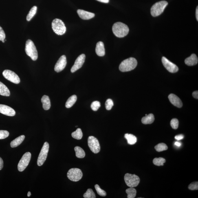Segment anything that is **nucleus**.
Listing matches in <instances>:
<instances>
[{"mask_svg":"<svg viewBox=\"0 0 198 198\" xmlns=\"http://www.w3.org/2000/svg\"><path fill=\"white\" fill-rule=\"evenodd\" d=\"M25 138V136L24 135H22L20 136L19 137L16 138L14 139L10 143L11 147L14 148L19 146L23 142Z\"/></svg>","mask_w":198,"mask_h":198,"instance_id":"21","label":"nucleus"},{"mask_svg":"<svg viewBox=\"0 0 198 198\" xmlns=\"http://www.w3.org/2000/svg\"><path fill=\"white\" fill-rule=\"evenodd\" d=\"M147 115L146 114V115H145V116H147Z\"/></svg>","mask_w":198,"mask_h":198,"instance_id":"48","label":"nucleus"},{"mask_svg":"<svg viewBox=\"0 0 198 198\" xmlns=\"http://www.w3.org/2000/svg\"><path fill=\"white\" fill-rule=\"evenodd\" d=\"M97 1L104 3H108L109 1V0H97Z\"/></svg>","mask_w":198,"mask_h":198,"instance_id":"43","label":"nucleus"},{"mask_svg":"<svg viewBox=\"0 0 198 198\" xmlns=\"http://www.w3.org/2000/svg\"><path fill=\"white\" fill-rule=\"evenodd\" d=\"M77 13L80 17L83 20L90 19L94 17L95 16V14L93 13L87 12L80 9H79L77 10Z\"/></svg>","mask_w":198,"mask_h":198,"instance_id":"17","label":"nucleus"},{"mask_svg":"<svg viewBox=\"0 0 198 198\" xmlns=\"http://www.w3.org/2000/svg\"><path fill=\"white\" fill-rule=\"evenodd\" d=\"M31 193L30 192H28V197H29L31 196Z\"/></svg>","mask_w":198,"mask_h":198,"instance_id":"46","label":"nucleus"},{"mask_svg":"<svg viewBox=\"0 0 198 198\" xmlns=\"http://www.w3.org/2000/svg\"><path fill=\"white\" fill-rule=\"evenodd\" d=\"M124 137L127 140L128 144L134 145L137 142V137L131 134H125Z\"/></svg>","mask_w":198,"mask_h":198,"instance_id":"24","label":"nucleus"},{"mask_svg":"<svg viewBox=\"0 0 198 198\" xmlns=\"http://www.w3.org/2000/svg\"><path fill=\"white\" fill-rule=\"evenodd\" d=\"M2 74L6 79L13 83L18 84L20 82L19 77L14 72L9 70H5L3 71Z\"/></svg>","mask_w":198,"mask_h":198,"instance_id":"11","label":"nucleus"},{"mask_svg":"<svg viewBox=\"0 0 198 198\" xmlns=\"http://www.w3.org/2000/svg\"><path fill=\"white\" fill-rule=\"evenodd\" d=\"M52 28L54 32L59 35H61L66 32V27L64 22L59 19L56 18L53 20Z\"/></svg>","mask_w":198,"mask_h":198,"instance_id":"5","label":"nucleus"},{"mask_svg":"<svg viewBox=\"0 0 198 198\" xmlns=\"http://www.w3.org/2000/svg\"><path fill=\"white\" fill-rule=\"evenodd\" d=\"M196 18L197 21H198V7L197 6L196 9Z\"/></svg>","mask_w":198,"mask_h":198,"instance_id":"44","label":"nucleus"},{"mask_svg":"<svg viewBox=\"0 0 198 198\" xmlns=\"http://www.w3.org/2000/svg\"><path fill=\"white\" fill-rule=\"evenodd\" d=\"M166 160L162 157H159L158 158H155L153 160V163L154 164L157 166H163L164 163L166 162Z\"/></svg>","mask_w":198,"mask_h":198,"instance_id":"30","label":"nucleus"},{"mask_svg":"<svg viewBox=\"0 0 198 198\" xmlns=\"http://www.w3.org/2000/svg\"><path fill=\"white\" fill-rule=\"evenodd\" d=\"M128 198H134L136 196L137 191L133 188H130L126 190Z\"/></svg>","mask_w":198,"mask_h":198,"instance_id":"28","label":"nucleus"},{"mask_svg":"<svg viewBox=\"0 0 198 198\" xmlns=\"http://www.w3.org/2000/svg\"><path fill=\"white\" fill-rule=\"evenodd\" d=\"M49 145L47 142L44 143L38 157L37 164L38 166H41L45 163L47 159L48 153L49 151Z\"/></svg>","mask_w":198,"mask_h":198,"instance_id":"7","label":"nucleus"},{"mask_svg":"<svg viewBox=\"0 0 198 198\" xmlns=\"http://www.w3.org/2000/svg\"><path fill=\"white\" fill-rule=\"evenodd\" d=\"M168 99L171 103L178 108H181L183 105L182 102L177 95L171 94L169 95Z\"/></svg>","mask_w":198,"mask_h":198,"instance_id":"16","label":"nucleus"},{"mask_svg":"<svg viewBox=\"0 0 198 198\" xmlns=\"http://www.w3.org/2000/svg\"><path fill=\"white\" fill-rule=\"evenodd\" d=\"M114 34L118 38H123L129 32V29L127 25L121 22L114 24L112 27Z\"/></svg>","mask_w":198,"mask_h":198,"instance_id":"1","label":"nucleus"},{"mask_svg":"<svg viewBox=\"0 0 198 198\" xmlns=\"http://www.w3.org/2000/svg\"><path fill=\"white\" fill-rule=\"evenodd\" d=\"M170 124L173 129H177L178 127L179 121L177 119H173L170 121Z\"/></svg>","mask_w":198,"mask_h":198,"instance_id":"35","label":"nucleus"},{"mask_svg":"<svg viewBox=\"0 0 198 198\" xmlns=\"http://www.w3.org/2000/svg\"><path fill=\"white\" fill-rule=\"evenodd\" d=\"M31 157L30 152L25 153L20 160L18 165V169L20 172L24 171L28 166Z\"/></svg>","mask_w":198,"mask_h":198,"instance_id":"10","label":"nucleus"},{"mask_svg":"<svg viewBox=\"0 0 198 198\" xmlns=\"http://www.w3.org/2000/svg\"><path fill=\"white\" fill-rule=\"evenodd\" d=\"M2 42L3 43H5V40H2Z\"/></svg>","mask_w":198,"mask_h":198,"instance_id":"47","label":"nucleus"},{"mask_svg":"<svg viewBox=\"0 0 198 198\" xmlns=\"http://www.w3.org/2000/svg\"><path fill=\"white\" fill-rule=\"evenodd\" d=\"M9 132L6 130H0V139H4L8 137Z\"/></svg>","mask_w":198,"mask_h":198,"instance_id":"38","label":"nucleus"},{"mask_svg":"<svg viewBox=\"0 0 198 198\" xmlns=\"http://www.w3.org/2000/svg\"><path fill=\"white\" fill-rule=\"evenodd\" d=\"M198 58L195 54H192L191 56L187 58L185 61V63L190 66L196 65L198 63Z\"/></svg>","mask_w":198,"mask_h":198,"instance_id":"19","label":"nucleus"},{"mask_svg":"<svg viewBox=\"0 0 198 198\" xmlns=\"http://www.w3.org/2000/svg\"><path fill=\"white\" fill-rule=\"evenodd\" d=\"M189 189L192 190H197L198 189V182H195L190 183L188 186Z\"/></svg>","mask_w":198,"mask_h":198,"instance_id":"37","label":"nucleus"},{"mask_svg":"<svg viewBox=\"0 0 198 198\" xmlns=\"http://www.w3.org/2000/svg\"><path fill=\"white\" fill-rule=\"evenodd\" d=\"M37 9V7L36 6H34L32 7V9L29 11L28 14L27 15V21H30L32 19V18L34 17V16L36 13Z\"/></svg>","mask_w":198,"mask_h":198,"instance_id":"29","label":"nucleus"},{"mask_svg":"<svg viewBox=\"0 0 198 198\" xmlns=\"http://www.w3.org/2000/svg\"><path fill=\"white\" fill-rule=\"evenodd\" d=\"M77 97L76 95H73L68 99L65 104V107L67 108H70L76 102Z\"/></svg>","mask_w":198,"mask_h":198,"instance_id":"25","label":"nucleus"},{"mask_svg":"<svg viewBox=\"0 0 198 198\" xmlns=\"http://www.w3.org/2000/svg\"><path fill=\"white\" fill-rule=\"evenodd\" d=\"M124 179L126 185L130 188L137 187L140 182V178L135 174H126L124 176Z\"/></svg>","mask_w":198,"mask_h":198,"instance_id":"6","label":"nucleus"},{"mask_svg":"<svg viewBox=\"0 0 198 198\" xmlns=\"http://www.w3.org/2000/svg\"><path fill=\"white\" fill-rule=\"evenodd\" d=\"M101 106V104L100 102L98 101H95L92 102L91 105V107L94 111H97L100 108Z\"/></svg>","mask_w":198,"mask_h":198,"instance_id":"34","label":"nucleus"},{"mask_svg":"<svg viewBox=\"0 0 198 198\" xmlns=\"http://www.w3.org/2000/svg\"><path fill=\"white\" fill-rule=\"evenodd\" d=\"M0 95L6 97H9L10 95V91L8 88L1 82H0Z\"/></svg>","mask_w":198,"mask_h":198,"instance_id":"22","label":"nucleus"},{"mask_svg":"<svg viewBox=\"0 0 198 198\" xmlns=\"http://www.w3.org/2000/svg\"><path fill=\"white\" fill-rule=\"evenodd\" d=\"M41 102L43 104V107L44 110H48L51 107V102L49 97L47 95H44L41 99Z\"/></svg>","mask_w":198,"mask_h":198,"instance_id":"20","label":"nucleus"},{"mask_svg":"<svg viewBox=\"0 0 198 198\" xmlns=\"http://www.w3.org/2000/svg\"><path fill=\"white\" fill-rule=\"evenodd\" d=\"M25 51L27 54L33 61H36L38 58V53L35 46L32 40L28 39L26 42Z\"/></svg>","mask_w":198,"mask_h":198,"instance_id":"3","label":"nucleus"},{"mask_svg":"<svg viewBox=\"0 0 198 198\" xmlns=\"http://www.w3.org/2000/svg\"><path fill=\"white\" fill-rule=\"evenodd\" d=\"M194 98L198 99V91H196L193 92L192 94Z\"/></svg>","mask_w":198,"mask_h":198,"instance_id":"41","label":"nucleus"},{"mask_svg":"<svg viewBox=\"0 0 198 198\" xmlns=\"http://www.w3.org/2000/svg\"><path fill=\"white\" fill-rule=\"evenodd\" d=\"M88 144L90 149L93 153L96 154L100 152V143L96 138L92 136L89 137L88 139Z\"/></svg>","mask_w":198,"mask_h":198,"instance_id":"9","label":"nucleus"},{"mask_svg":"<svg viewBox=\"0 0 198 198\" xmlns=\"http://www.w3.org/2000/svg\"><path fill=\"white\" fill-rule=\"evenodd\" d=\"M155 149L158 152H161L168 149V146L164 143H160L155 146Z\"/></svg>","mask_w":198,"mask_h":198,"instance_id":"31","label":"nucleus"},{"mask_svg":"<svg viewBox=\"0 0 198 198\" xmlns=\"http://www.w3.org/2000/svg\"><path fill=\"white\" fill-rule=\"evenodd\" d=\"M67 64V58L65 55H63L59 59L55 65L54 70L57 72H60L65 68Z\"/></svg>","mask_w":198,"mask_h":198,"instance_id":"14","label":"nucleus"},{"mask_svg":"<svg viewBox=\"0 0 198 198\" xmlns=\"http://www.w3.org/2000/svg\"><path fill=\"white\" fill-rule=\"evenodd\" d=\"M0 113L9 116H13L16 115V112L13 108L2 104H0Z\"/></svg>","mask_w":198,"mask_h":198,"instance_id":"15","label":"nucleus"},{"mask_svg":"<svg viewBox=\"0 0 198 198\" xmlns=\"http://www.w3.org/2000/svg\"><path fill=\"white\" fill-rule=\"evenodd\" d=\"M183 138H184V136L182 134L176 135L175 137V139L178 141L181 140Z\"/></svg>","mask_w":198,"mask_h":198,"instance_id":"40","label":"nucleus"},{"mask_svg":"<svg viewBox=\"0 0 198 198\" xmlns=\"http://www.w3.org/2000/svg\"><path fill=\"white\" fill-rule=\"evenodd\" d=\"M95 52L99 56L102 57L105 55V49L104 44L102 42H99L97 43Z\"/></svg>","mask_w":198,"mask_h":198,"instance_id":"18","label":"nucleus"},{"mask_svg":"<svg viewBox=\"0 0 198 198\" xmlns=\"http://www.w3.org/2000/svg\"><path fill=\"white\" fill-rule=\"evenodd\" d=\"M137 61L136 59L130 57L123 61L119 65V70L122 72L133 70L136 67Z\"/></svg>","mask_w":198,"mask_h":198,"instance_id":"2","label":"nucleus"},{"mask_svg":"<svg viewBox=\"0 0 198 198\" xmlns=\"http://www.w3.org/2000/svg\"><path fill=\"white\" fill-rule=\"evenodd\" d=\"M113 102L111 99H108L105 102V107L106 110H111L113 106Z\"/></svg>","mask_w":198,"mask_h":198,"instance_id":"36","label":"nucleus"},{"mask_svg":"<svg viewBox=\"0 0 198 198\" xmlns=\"http://www.w3.org/2000/svg\"><path fill=\"white\" fill-rule=\"evenodd\" d=\"M6 38V35L4 31L2 28L0 26V40L2 41L5 40Z\"/></svg>","mask_w":198,"mask_h":198,"instance_id":"39","label":"nucleus"},{"mask_svg":"<svg viewBox=\"0 0 198 198\" xmlns=\"http://www.w3.org/2000/svg\"><path fill=\"white\" fill-rule=\"evenodd\" d=\"M86 58L85 55L82 54L80 55L75 61L74 65L71 69V72L74 73L80 68L83 65Z\"/></svg>","mask_w":198,"mask_h":198,"instance_id":"13","label":"nucleus"},{"mask_svg":"<svg viewBox=\"0 0 198 198\" xmlns=\"http://www.w3.org/2000/svg\"><path fill=\"white\" fill-rule=\"evenodd\" d=\"M155 120V117L153 114H149V115L144 117L142 119V122L145 124H151Z\"/></svg>","mask_w":198,"mask_h":198,"instance_id":"23","label":"nucleus"},{"mask_svg":"<svg viewBox=\"0 0 198 198\" xmlns=\"http://www.w3.org/2000/svg\"><path fill=\"white\" fill-rule=\"evenodd\" d=\"M3 167V161L2 159L0 157V170H2Z\"/></svg>","mask_w":198,"mask_h":198,"instance_id":"42","label":"nucleus"},{"mask_svg":"<svg viewBox=\"0 0 198 198\" xmlns=\"http://www.w3.org/2000/svg\"><path fill=\"white\" fill-rule=\"evenodd\" d=\"M76 157L78 158H83L85 156V153L84 150L79 146H76L75 148Z\"/></svg>","mask_w":198,"mask_h":198,"instance_id":"26","label":"nucleus"},{"mask_svg":"<svg viewBox=\"0 0 198 198\" xmlns=\"http://www.w3.org/2000/svg\"><path fill=\"white\" fill-rule=\"evenodd\" d=\"M162 62L163 65L169 72L174 73L177 72L178 71L179 69L177 66L175 64L172 63L165 57H163Z\"/></svg>","mask_w":198,"mask_h":198,"instance_id":"12","label":"nucleus"},{"mask_svg":"<svg viewBox=\"0 0 198 198\" xmlns=\"http://www.w3.org/2000/svg\"><path fill=\"white\" fill-rule=\"evenodd\" d=\"M83 197L85 198H96V196L92 189H89L84 193Z\"/></svg>","mask_w":198,"mask_h":198,"instance_id":"32","label":"nucleus"},{"mask_svg":"<svg viewBox=\"0 0 198 198\" xmlns=\"http://www.w3.org/2000/svg\"><path fill=\"white\" fill-rule=\"evenodd\" d=\"M168 5L166 1H161L156 3L152 6L151 9V14L153 16L160 15L164 12L165 8Z\"/></svg>","mask_w":198,"mask_h":198,"instance_id":"4","label":"nucleus"},{"mask_svg":"<svg viewBox=\"0 0 198 198\" xmlns=\"http://www.w3.org/2000/svg\"><path fill=\"white\" fill-rule=\"evenodd\" d=\"M175 145L177 146H180L181 145V144L180 143H179V142H176L175 143Z\"/></svg>","mask_w":198,"mask_h":198,"instance_id":"45","label":"nucleus"},{"mask_svg":"<svg viewBox=\"0 0 198 198\" xmlns=\"http://www.w3.org/2000/svg\"><path fill=\"white\" fill-rule=\"evenodd\" d=\"M95 188L98 195L102 196V197H105L106 195V193L105 191L101 189L98 185H95Z\"/></svg>","mask_w":198,"mask_h":198,"instance_id":"33","label":"nucleus"},{"mask_svg":"<svg viewBox=\"0 0 198 198\" xmlns=\"http://www.w3.org/2000/svg\"><path fill=\"white\" fill-rule=\"evenodd\" d=\"M82 133L81 129L80 128H78L76 131L72 133V136L74 139L80 140L82 137Z\"/></svg>","mask_w":198,"mask_h":198,"instance_id":"27","label":"nucleus"},{"mask_svg":"<svg viewBox=\"0 0 198 198\" xmlns=\"http://www.w3.org/2000/svg\"><path fill=\"white\" fill-rule=\"evenodd\" d=\"M82 177V170L78 168H72L70 169L67 173L68 178L73 182H78Z\"/></svg>","mask_w":198,"mask_h":198,"instance_id":"8","label":"nucleus"}]
</instances>
